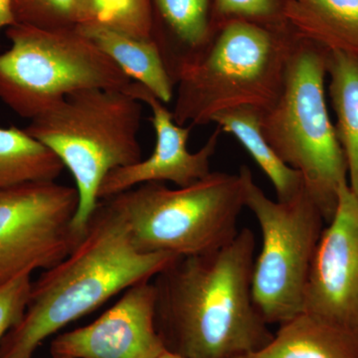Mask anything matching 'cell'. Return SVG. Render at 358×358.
<instances>
[{
	"mask_svg": "<svg viewBox=\"0 0 358 358\" xmlns=\"http://www.w3.org/2000/svg\"><path fill=\"white\" fill-rule=\"evenodd\" d=\"M0 53V102L32 121L86 90H124L131 83L114 61L77 29L15 23Z\"/></svg>",
	"mask_w": 358,
	"mask_h": 358,
	"instance_id": "obj_7",
	"label": "cell"
},
{
	"mask_svg": "<svg viewBox=\"0 0 358 358\" xmlns=\"http://www.w3.org/2000/svg\"><path fill=\"white\" fill-rule=\"evenodd\" d=\"M329 50L298 36L279 96L261 110L263 136L287 166L299 171L306 192L329 223L348 167L329 117L324 82Z\"/></svg>",
	"mask_w": 358,
	"mask_h": 358,
	"instance_id": "obj_4",
	"label": "cell"
},
{
	"mask_svg": "<svg viewBox=\"0 0 358 358\" xmlns=\"http://www.w3.org/2000/svg\"><path fill=\"white\" fill-rule=\"evenodd\" d=\"M327 76L338 119L334 128L348 162V185L358 197V55L329 51Z\"/></svg>",
	"mask_w": 358,
	"mask_h": 358,
	"instance_id": "obj_17",
	"label": "cell"
},
{
	"mask_svg": "<svg viewBox=\"0 0 358 358\" xmlns=\"http://www.w3.org/2000/svg\"><path fill=\"white\" fill-rule=\"evenodd\" d=\"M256 247L253 231L242 228L221 248L176 257L155 275V327L166 352L235 358L272 339L252 298Z\"/></svg>",
	"mask_w": 358,
	"mask_h": 358,
	"instance_id": "obj_1",
	"label": "cell"
},
{
	"mask_svg": "<svg viewBox=\"0 0 358 358\" xmlns=\"http://www.w3.org/2000/svg\"><path fill=\"white\" fill-rule=\"evenodd\" d=\"M239 171L245 207L253 213L262 236L252 298L268 326H280L303 313L310 266L327 222L306 189L288 201L272 200L256 185L249 167Z\"/></svg>",
	"mask_w": 358,
	"mask_h": 358,
	"instance_id": "obj_8",
	"label": "cell"
},
{
	"mask_svg": "<svg viewBox=\"0 0 358 358\" xmlns=\"http://www.w3.org/2000/svg\"><path fill=\"white\" fill-rule=\"evenodd\" d=\"M267 343L235 358H358V334L301 313Z\"/></svg>",
	"mask_w": 358,
	"mask_h": 358,
	"instance_id": "obj_13",
	"label": "cell"
},
{
	"mask_svg": "<svg viewBox=\"0 0 358 358\" xmlns=\"http://www.w3.org/2000/svg\"><path fill=\"white\" fill-rule=\"evenodd\" d=\"M13 24V0H0V32Z\"/></svg>",
	"mask_w": 358,
	"mask_h": 358,
	"instance_id": "obj_24",
	"label": "cell"
},
{
	"mask_svg": "<svg viewBox=\"0 0 358 358\" xmlns=\"http://www.w3.org/2000/svg\"><path fill=\"white\" fill-rule=\"evenodd\" d=\"M261 110L238 107L219 113L212 120L221 131L234 136L274 186L277 200L288 201L305 189L299 171L287 166L278 157L261 129Z\"/></svg>",
	"mask_w": 358,
	"mask_h": 358,
	"instance_id": "obj_16",
	"label": "cell"
},
{
	"mask_svg": "<svg viewBox=\"0 0 358 358\" xmlns=\"http://www.w3.org/2000/svg\"><path fill=\"white\" fill-rule=\"evenodd\" d=\"M78 206L77 188L56 180L0 189V284L64 260L80 241Z\"/></svg>",
	"mask_w": 358,
	"mask_h": 358,
	"instance_id": "obj_9",
	"label": "cell"
},
{
	"mask_svg": "<svg viewBox=\"0 0 358 358\" xmlns=\"http://www.w3.org/2000/svg\"><path fill=\"white\" fill-rule=\"evenodd\" d=\"M176 258L136 249L121 212L110 199H101L76 247L32 282L24 317L2 339L0 358H31L52 334L152 281Z\"/></svg>",
	"mask_w": 358,
	"mask_h": 358,
	"instance_id": "obj_2",
	"label": "cell"
},
{
	"mask_svg": "<svg viewBox=\"0 0 358 358\" xmlns=\"http://www.w3.org/2000/svg\"><path fill=\"white\" fill-rule=\"evenodd\" d=\"M288 6L284 0H215L216 11L221 17L265 26L282 25Z\"/></svg>",
	"mask_w": 358,
	"mask_h": 358,
	"instance_id": "obj_22",
	"label": "cell"
},
{
	"mask_svg": "<svg viewBox=\"0 0 358 358\" xmlns=\"http://www.w3.org/2000/svg\"><path fill=\"white\" fill-rule=\"evenodd\" d=\"M286 20L298 36L358 55V0H291Z\"/></svg>",
	"mask_w": 358,
	"mask_h": 358,
	"instance_id": "obj_15",
	"label": "cell"
},
{
	"mask_svg": "<svg viewBox=\"0 0 358 358\" xmlns=\"http://www.w3.org/2000/svg\"><path fill=\"white\" fill-rule=\"evenodd\" d=\"M65 166L24 129L0 128V189L33 181H55Z\"/></svg>",
	"mask_w": 358,
	"mask_h": 358,
	"instance_id": "obj_18",
	"label": "cell"
},
{
	"mask_svg": "<svg viewBox=\"0 0 358 358\" xmlns=\"http://www.w3.org/2000/svg\"><path fill=\"white\" fill-rule=\"evenodd\" d=\"M303 313L358 334V197L348 183L315 250Z\"/></svg>",
	"mask_w": 358,
	"mask_h": 358,
	"instance_id": "obj_10",
	"label": "cell"
},
{
	"mask_svg": "<svg viewBox=\"0 0 358 358\" xmlns=\"http://www.w3.org/2000/svg\"><path fill=\"white\" fill-rule=\"evenodd\" d=\"M15 23L45 29H76L88 17V0H13Z\"/></svg>",
	"mask_w": 358,
	"mask_h": 358,
	"instance_id": "obj_21",
	"label": "cell"
},
{
	"mask_svg": "<svg viewBox=\"0 0 358 358\" xmlns=\"http://www.w3.org/2000/svg\"><path fill=\"white\" fill-rule=\"evenodd\" d=\"M124 91L152 110L150 122L155 129V147L148 159L108 173L99 188V200L115 196L143 183L173 182L178 187H185L206 178L211 173V157L215 154L221 129H215L199 152H189L187 141L193 127L176 124L166 103L143 85L133 81Z\"/></svg>",
	"mask_w": 358,
	"mask_h": 358,
	"instance_id": "obj_11",
	"label": "cell"
},
{
	"mask_svg": "<svg viewBox=\"0 0 358 358\" xmlns=\"http://www.w3.org/2000/svg\"><path fill=\"white\" fill-rule=\"evenodd\" d=\"M85 24L107 26L136 38L154 39L152 0H88Z\"/></svg>",
	"mask_w": 358,
	"mask_h": 358,
	"instance_id": "obj_20",
	"label": "cell"
},
{
	"mask_svg": "<svg viewBox=\"0 0 358 358\" xmlns=\"http://www.w3.org/2000/svg\"><path fill=\"white\" fill-rule=\"evenodd\" d=\"M152 281L134 285L88 326L53 339V358H159L166 352L155 322Z\"/></svg>",
	"mask_w": 358,
	"mask_h": 358,
	"instance_id": "obj_12",
	"label": "cell"
},
{
	"mask_svg": "<svg viewBox=\"0 0 358 358\" xmlns=\"http://www.w3.org/2000/svg\"><path fill=\"white\" fill-rule=\"evenodd\" d=\"M143 103L124 90L78 92L24 129L69 169L79 194L73 229L83 237L108 173L143 159L138 131Z\"/></svg>",
	"mask_w": 358,
	"mask_h": 358,
	"instance_id": "obj_5",
	"label": "cell"
},
{
	"mask_svg": "<svg viewBox=\"0 0 358 358\" xmlns=\"http://www.w3.org/2000/svg\"><path fill=\"white\" fill-rule=\"evenodd\" d=\"M31 274L24 273L0 284V345L24 317L31 294Z\"/></svg>",
	"mask_w": 358,
	"mask_h": 358,
	"instance_id": "obj_23",
	"label": "cell"
},
{
	"mask_svg": "<svg viewBox=\"0 0 358 358\" xmlns=\"http://www.w3.org/2000/svg\"><path fill=\"white\" fill-rule=\"evenodd\" d=\"M159 358H185V357H179V355H173V353L166 352H166L162 353V355H160V357Z\"/></svg>",
	"mask_w": 358,
	"mask_h": 358,
	"instance_id": "obj_25",
	"label": "cell"
},
{
	"mask_svg": "<svg viewBox=\"0 0 358 358\" xmlns=\"http://www.w3.org/2000/svg\"><path fill=\"white\" fill-rule=\"evenodd\" d=\"M77 29L109 56L131 81L145 86L166 105L173 101L176 84L154 39L136 38L99 24L81 25Z\"/></svg>",
	"mask_w": 358,
	"mask_h": 358,
	"instance_id": "obj_14",
	"label": "cell"
},
{
	"mask_svg": "<svg viewBox=\"0 0 358 358\" xmlns=\"http://www.w3.org/2000/svg\"><path fill=\"white\" fill-rule=\"evenodd\" d=\"M155 3L176 43L169 65L174 82L179 68L206 48L216 28L209 17V0H155Z\"/></svg>",
	"mask_w": 358,
	"mask_h": 358,
	"instance_id": "obj_19",
	"label": "cell"
},
{
	"mask_svg": "<svg viewBox=\"0 0 358 358\" xmlns=\"http://www.w3.org/2000/svg\"><path fill=\"white\" fill-rule=\"evenodd\" d=\"M296 38L282 25L221 23L202 53L176 72L174 122L194 128L224 110L267 109L281 91Z\"/></svg>",
	"mask_w": 358,
	"mask_h": 358,
	"instance_id": "obj_3",
	"label": "cell"
},
{
	"mask_svg": "<svg viewBox=\"0 0 358 358\" xmlns=\"http://www.w3.org/2000/svg\"><path fill=\"white\" fill-rule=\"evenodd\" d=\"M143 253L187 257L221 248L239 232L245 207L242 174L211 173L197 182L169 188L147 182L109 197Z\"/></svg>",
	"mask_w": 358,
	"mask_h": 358,
	"instance_id": "obj_6",
	"label": "cell"
}]
</instances>
